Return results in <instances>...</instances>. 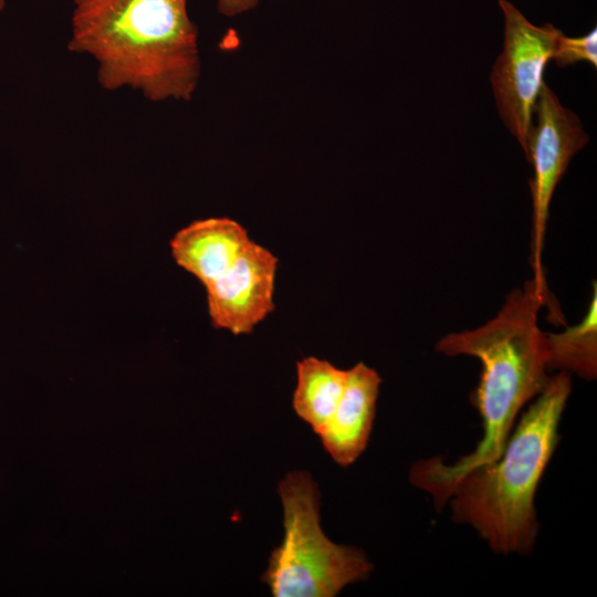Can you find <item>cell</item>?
<instances>
[{"mask_svg": "<svg viewBox=\"0 0 597 597\" xmlns=\"http://www.w3.org/2000/svg\"><path fill=\"white\" fill-rule=\"evenodd\" d=\"M589 142L583 123L564 106L544 82L534 107L533 124L527 139L526 159L533 165L530 181L533 201L531 266L537 291L547 300L542 253L553 193L573 157Z\"/></svg>", "mask_w": 597, "mask_h": 597, "instance_id": "cell-6", "label": "cell"}, {"mask_svg": "<svg viewBox=\"0 0 597 597\" xmlns=\"http://www.w3.org/2000/svg\"><path fill=\"white\" fill-rule=\"evenodd\" d=\"M67 48L96 60L103 88L132 87L153 102L189 101L200 76L187 0H74Z\"/></svg>", "mask_w": 597, "mask_h": 597, "instance_id": "cell-2", "label": "cell"}, {"mask_svg": "<svg viewBox=\"0 0 597 597\" xmlns=\"http://www.w3.org/2000/svg\"><path fill=\"white\" fill-rule=\"evenodd\" d=\"M277 256L251 240L234 263L207 285V308L214 328L248 335L275 308Z\"/></svg>", "mask_w": 597, "mask_h": 597, "instance_id": "cell-7", "label": "cell"}, {"mask_svg": "<svg viewBox=\"0 0 597 597\" xmlns=\"http://www.w3.org/2000/svg\"><path fill=\"white\" fill-rule=\"evenodd\" d=\"M7 0H0V12L4 9Z\"/></svg>", "mask_w": 597, "mask_h": 597, "instance_id": "cell-14", "label": "cell"}, {"mask_svg": "<svg viewBox=\"0 0 597 597\" xmlns=\"http://www.w3.org/2000/svg\"><path fill=\"white\" fill-rule=\"evenodd\" d=\"M284 536L261 579L274 597H334L366 579L373 565L356 547L332 542L320 523V491L306 471L281 481Z\"/></svg>", "mask_w": 597, "mask_h": 597, "instance_id": "cell-4", "label": "cell"}, {"mask_svg": "<svg viewBox=\"0 0 597 597\" xmlns=\"http://www.w3.org/2000/svg\"><path fill=\"white\" fill-rule=\"evenodd\" d=\"M346 384V369L326 359L304 357L296 363L293 409L318 434L334 413Z\"/></svg>", "mask_w": 597, "mask_h": 597, "instance_id": "cell-10", "label": "cell"}, {"mask_svg": "<svg viewBox=\"0 0 597 597\" xmlns=\"http://www.w3.org/2000/svg\"><path fill=\"white\" fill-rule=\"evenodd\" d=\"M252 239L245 227L228 217L196 220L170 240L172 259L205 287L222 275Z\"/></svg>", "mask_w": 597, "mask_h": 597, "instance_id": "cell-9", "label": "cell"}, {"mask_svg": "<svg viewBox=\"0 0 597 597\" xmlns=\"http://www.w3.org/2000/svg\"><path fill=\"white\" fill-rule=\"evenodd\" d=\"M380 384L379 374L363 362L346 369L341 400L317 434L325 450L341 467L354 463L368 444Z\"/></svg>", "mask_w": 597, "mask_h": 597, "instance_id": "cell-8", "label": "cell"}, {"mask_svg": "<svg viewBox=\"0 0 597 597\" xmlns=\"http://www.w3.org/2000/svg\"><path fill=\"white\" fill-rule=\"evenodd\" d=\"M552 61L559 67L570 66L578 62H588L597 67V30L591 29L582 36H567L562 33L556 42Z\"/></svg>", "mask_w": 597, "mask_h": 597, "instance_id": "cell-12", "label": "cell"}, {"mask_svg": "<svg viewBox=\"0 0 597 597\" xmlns=\"http://www.w3.org/2000/svg\"><path fill=\"white\" fill-rule=\"evenodd\" d=\"M570 391V374L549 377L500 457L468 471L450 491L452 521L472 527L498 554L527 555L534 548L540 530L535 493L558 443Z\"/></svg>", "mask_w": 597, "mask_h": 597, "instance_id": "cell-3", "label": "cell"}, {"mask_svg": "<svg viewBox=\"0 0 597 597\" xmlns=\"http://www.w3.org/2000/svg\"><path fill=\"white\" fill-rule=\"evenodd\" d=\"M585 317L575 326L562 333H546L548 368L574 373L586 380H594L597 374V291Z\"/></svg>", "mask_w": 597, "mask_h": 597, "instance_id": "cell-11", "label": "cell"}, {"mask_svg": "<svg viewBox=\"0 0 597 597\" xmlns=\"http://www.w3.org/2000/svg\"><path fill=\"white\" fill-rule=\"evenodd\" d=\"M499 6L504 20L503 48L490 82L499 115L526 155L544 70L563 32L552 23L533 24L509 0H499Z\"/></svg>", "mask_w": 597, "mask_h": 597, "instance_id": "cell-5", "label": "cell"}, {"mask_svg": "<svg viewBox=\"0 0 597 597\" xmlns=\"http://www.w3.org/2000/svg\"><path fill=\"white\" fill-rule=\"evenodd\" d=\"M551 303L533 280L513 290L496 316L474 329L440 338L436 350L448 356L467 355L482 364L475 389V407L483 434L468 454L448 463L440 458L419 460L409 471L410 482L430 495L438 509L447 504L457 481L471 469L498 459L521 409L545 388L548 376L546 333L538 312Z\"/></svg>", "mask_w": 597, "mask_h": 597, "instance_id": "cell-1", "label": "cell"}, {"mask_svg": "<svg viewBox=\"0 0 597 597\" xmlns=\"http://www.w3.org/2000/svg\"><path fill=\"white\" fill-rule=\"evenodd\" d=\"M259 0H217L218 10L227 17H233L253 9Z\"/></svg>", "mask_w": 597, "mask_h": 597, "instance_id": "cell-13", "label": "cell"}]
</instances>
